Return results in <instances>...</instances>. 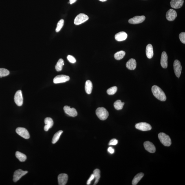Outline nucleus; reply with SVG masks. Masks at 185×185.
<instances>
[{
    "mask_svg": "<svg viewBox=\"0 0 185 185\" xmlns=\"http://www.w3.org/2000/svg\"><path fill=\"white\" fill-rule=\"evenodd\" d=\"M153 94L156 98L162 101H165L166 100V96L164 91L162 89L157 85H154L152 88Z\"/></svg>",
    "mask_w": 185,
    "mask_h": 185,
    "instance_id": "1",
    "label": "nucleus"
},
{
    "mask_svg": "<svg viewBox=\"0 0 185 185\" xmlns=\"http://www.w3.org/2000/svg\"><path fill=\"white\" fill-rule=\"evenodd\" d=\"M96 113L98 118L102 120H105L109 116V113L105 108L99 107L97 109Z\"/></svg>",
    "mask_w": 185,
    "mask_h": 185,
    "instance_id": "2",
    "label": "nucleus"
},
{
    "mask_svg": "<svg viewBox=\"0 0 185 185\" xmlns=\"http://www.w3.org/2000/svg\"><path fill=\"white\" fill-rule=\"evenodd\" d=\"M158 138L162 143L165 146H169L171 144L170 137L164 133H160L158 134Z\"/></svg>",
    "mask_w": 185,
    "mask_h": 185,
    "instance_id": "3",
    "label": "nucleus"
},
{
    "mask_svg": "<svg viewBox=\"0 0 185 185\" xmlns=\"http://www.w3.org/2000/svg\"><path fill=\"white\" fill-rule=\"evenodd\" d=\"M89 19V16L84 14H78L75 18L74 23L76 25H80L87 21Z\"/></svg>",
    "mask_w": 185,
    "mask_h": 185,
    "instance_id": "4",
    "label": "nucleus"
},
{
    "mask_svg": "<svg viewBox=\"0 0 185 185\" xmlns=\"http://www.w3.org/2000/svg\"><path fill=\"white\" fill-rule=\"evenodd\" d=\"M174 70L175 76L179 78L180 76L182 67L179 60H175L173 63Z\"/></svg>",
    "mask_w": 185,
    "mask_h": 185,
    "instance_id": "5",
    "label": "nucleus"
},
{
    "mask_svg": "<svg viewBox=\"0 0 185 185\" xmlns=\"http://www.w3.org/2000/svg\"><path fill=\"white\" fill-rule=\"evenodd\" d=\"M137 129L142 131H147L152 129V127L149 124L146 122H140L137 124L135 126Z\"/></svg>",
    "mask_w": 185,
    "mask_h": 185,
    "instance_id": "6",
    "label": "nucleus"
},
{
    "mask_svg": "<svg viewBox=\"0 0 185 185\" xmlns=\"http://www.w3.org/2000/svg\"><path fill=\"white\" fill-rule=\"evenodd\" d=\"M16 132L23 138L28 139L30 138V134L28 131L25 128L19 127L16 128Z\"/></svg>",
    "mask_w": 185,
    "mask_h": 185,
    "instance_id": "7",
    "label": "nucleus"
},
{
    "mask_svg": "<svg viewBox=\"0 0 185 185\" xmlns=\"http://www.w3.org/2000/svg\"><path fill=\"white\" fill-rule=\"evenodd\" d=\"M69 76L65 75H60L54 78L53 82L55 84L62 83L69 81Z\"/></svg>",
    "mask_w": 185,
    "mask_h": 185,
    "instance_id": "8",
    "label": "nucleus"
},
{
    "mask_svg": "<svg viewBox=\"0 0 185 185\" xmlns=\"http://www.w3.org/2000/svg\"><path fill=\"white\" fill-rule=\"evenodd\" d=\"M14 100L16 104L18 106H21L23 103V98L22 91L19 90L16 91L14 97Z\"/></svg>",
    "mask_w": 185,
    "mask_h": 185,
    "instance_id": "9",
    "label": "nucleus"
},
{
    "mask_svg": "<svg viewBox=\"0 0 185 185\" xmlns=\"http://www.w3.org/2000/svg\"><path fill=\"white\" fill-rule=\"evenodd\" d=\"M28 173L27 171H23L21 169H18L14 172L13 176V181L14 182H17L23 176Z\"/></svg>",
    "mask_w": 185,
    "mask_h": 185,
    "instance_id": "10",
    "label": "nucleus"
},
{
    "mask_svg": "<svg viewBox=\"0 0 185 185\" xmlns=\"http://www.w3.org/2000/svg\"><path fill=\"white\" fill-rule=\"evenodd\" d=\"M144 16H135L129 20V23L132 24H138L143 23L145 19Z\"/></svg>",
    "mask_w": 185,
    "mask_h": 185,
    "instance_id": "11",
    "label": "nucleus"
},
{
    "mask_svg": "<svg viewBox=\"0 0 185 185\" xmlns=\"http://www.w3.org/2000/svg\"><path fill=\"white\" fill-rule=\"evenodd\" d=\"M63 109L65 113L69 116L74 117L77 116L78 113L74 108H71L69 106H64Z\"/></svg>",
    "mask_w": 185,
    "mask_h": 185,
    "instance_id": "12",
    "label": "nucleus"
},
{
    "mask_svg": "<svg viewBox=\"0 0 185 185\" xmlns=\"http://www.w3.org/2000/svg\"><path fill=\"white\" fill-rule=\"evenodd\" d=\"M176 12L173 9H170L167 12L166 18L169 21L174 20L177 16Z\"/></svg>",
    "mask_w": 185,
    "mask_h": 185,
    "instance_id": "13",
    "label": "nucleus"
},
{
    "mask_svg": "<svg viewBox=\"0 0 185 185\" xmlns=\"http://www.w3.org/2000/svg\"><path fill=\"white\" fill-rule=\"evenodd\" d=\"M58 180L59 185H65L68 180V175L65 173L60 174L58 176Z\"/></svg>",
    "mask_w": 185,
    "mask_h": 185,
    "instance_id": "14",
    "label": "nucleus"
},
{
    "mask_svg": "<svg viewBox=\"0 0 185 185\" xmlns=\"http://www.w3.org/2000/svg\"><path fill=\"white\" fill-rule=\"evenodd\" d=\"M144 145L146 151L151 153H155L156 149L155 146L151 142L146 141L144 143Z\"/></svg>",
    "mask_w": 185,
    "mask_h": 185,
    "instance_id": "15",
    "label": "nucleus"
},
{
    "mask_svg": "<svg viewBox=\"0 0 185 185\" xmlns=\"http://www.w3.org/2000/svg\"><path fill=\"white\" fill-rule=\"evenodd\" d=\"M184 3V0H171L170 4L172 8L179 9L182 6Z\"/></svg>",
    "mask_w": 185,
    "mask_h": 185,
    "instance_id": "16",
    "label": "nucleus"
},
{
    "mask_svg": "<svg viewBox=\"0 0 185 185\" xmlns=\"http://www.w3.org/2000/svg\"><path fill=\"white\" fill-rule=\"evenodd\" d=\"M160 64L164 68H167L168 67V56L165 52L162 53L161 56Z\"/></svg>",
    "mask_w": 185,
    "mask_h": 185,
    "instance_id": "17",
    "label": "nucleus"
},
{
    "mask_svg": "<svg viewBox=\"0 0 185 185\" xmlns=\"http://www.w3.org/2000/svg\"><path fill=\"white\" fill-rule=\"evenodd\" d=\"M126 66L130 70H134L137 67L136 60L134 59H131L126 63Z\"/></svg>",
    "mask_w": 185,
    "mask_h": 185,
    "instance_id": "18",
    "label": "nucleus"
},
{
    "mask_svg": "<svg viewBox=\"0 0 185 185\" xmlns=\"http://www.w3.org/2000/svg\"><path fill=\"white\" fill-rule=\"evenodd\" d=\"M44 122L45 125L44 127V130L45 131H47L48 130L53 127L54 124V122L52 119L49 117L45 119Z\"/></svg>",
    "mask_w": 185,
    "mask_h": 185,
    "instance_id": "19",
    "label": "nucleus"
},
{
    "mask_svg": "<svg viewBox=\"0 0 185 185\" xmlns=\"http://www.w3.org/2000/svg\"><path fill=\"white\" fill-rule=\"evenodd\" d=\"M128 35L124 32H120L115 35V38L117 41L120 42L124 41L127 39Z\"/></svg>",
    "mask_w": 185,
    "mask_h": 185,
    "instance_id": "20",
    "label": "nucleus"
},
{
    "mask_svg": "<svg viewBox=\"0 0 185 185\" xmlns=\"http://www.w3.org/2000/svg\"><path fill=\"white\" fill-rule=\"evenodd\" d=\"M146 56L149 59H151L154 55L153 49L152 45L149 44L146 47Z\"/></svg>",
    "mask_w": 185,
    "mask_h": 185,
    "instance_id": "21",
    "label": "nucleus"
},
{
    "mask_svg": "<svg viewBox=\"0 0 185 185\" xmlns=\"http://www.w3.org/2000/svg\"><path fill=\"white\" fill-rule=\"evenodd\" d=\"M85 90L87 94H91L93 89L92 82L90 80H87L86 82L85 87Z\"/></svg>",
    "mask_w": 185,
    "mask_h": 185,
    "instance_id": "22",
    "label": "nucleus"
},
{
    "mask_svg": "<svg viewBox=\"0 0 185 185\" xmlns=\"http://www.w3.org/2000/svg\"><path fill=\"white\" fill-rule=\"evenodd\" d=\"M144 175V173H139L135 175L132 180V184L133 185H137L139 182V181H140L142 177H143Z\"/></svg>",
    "mask_w": 185,
    "mask_h": 185,
    "instance_id": "23",
    "label": "nucleus"
},
{
    "mask_svg": "<svg viewBox=\"0 0 185 185\" xmlns=\"http://www.w3.org/2000/svg\"><path fill=\"white\" fill-rule=\"evenodd\" d=\"M16 158L19 159L20 162H24L26 160L27 158L26 156L19 152H16Z\"/></svg>",
    "mask_w": 185,
    "mask_h": 185,
    "instance_id": "24",
    "label": "nucleus"
},
{
    "mask_svg": "<svg viewBox=\"0 0 185 185\" xmlns=\"http://www.w3.org/2000/svg\"><path fill=\"white\" fill-rule=\"evenodd\" d=\"M100 170L98 169H95L93 171V174L94 175L95 179L94 185L98 184L99 181L100 177Z\"/></svg>",
    "mask_w": 185,
    "mask_h": 185,
    "instance_id": "25",
    "label": "nucleus"
},
{
    "mask_svg": "<svg viewBox=\"0 0 185 185\" xmlns=\"http://www.w3.org/2000/svg\"><path fill=\"white\" fill-rule=\"evenodd\" d=\"M124 102H122L121 100H118L116 101L114 103V107L117 110H122L123 108Z\"/></svg>",
    "mask_w": 185,
    "mask_h": 185,
    "instance_id": "26",
    "label": "nucleus"
},
{
    "mask_svg": "<svg viewBox=\"0 0 185 185\" xmlns=\"http://www.w3.org/2000/svg\"><path fill=\"white\" fill-rule=\"evenodd\" d=\"M126 55V52L124 51H120L115 53L114 57L116 60H120L124 58Z\"/></svg>",
    "mask_w": 185,
    "mask_h": 185,
    "instance_id": "27",
    "label": "nucleus"
},
{
    "mask_svg": "<svg viewBox=\"0 0 185 185\" xmlns=\"http://www.w3.org/2000/svg\"><path fill=\"white\" fill-rule=\"evenodd\" d=\"M63 133V131L62 130H60L57 132L54 135V137H53L52 143L53 144H55L59 140L60 138V137L62 134Z\"/></svg>",
    "mask_w": 185,
    "mask_h": 185,
    "instance_id": "28",
    "label": "nucleus"
},
{
    "mask_svg": "<svg viewBox=\"0 0 185 185\" xmlns=\"http://www.w3.org/2000/svg\"><path fill=\"white\" fill-rule=\"evenodd\" d=\"M64 65L63 60L62 59L59 60L55 66V69L57 71H61L63 69V66Z\"/></svg>",
    "mask_w": 185,
    "mask_h": 185,
    "instance_id": "29",
    "label": "nucleus"
},
{
    "mask_svg": "<svg viewBox=\"0 0 185 185\" xmlns=\"http://www.w3.org/2000/svg\"><path fill=\"white\" fill-rule=\"evenodd\" d=\"M10 74V71L8 70L5 68H0V77L7 76Z\"/></svg>",
    "mask_w": 185,
    "mask_h": 185,
    "instance_id": "30",
    "label": "nucleus"
},
{
    "mask_svg": "<svg viewBox=\"0 0 185 185\" xmlns=\"http://www.w3.org/2000/svg\"><path fill=\"white\" fill-rule=\"evenodd\" d=\"M117 91V87H111L108 89L107 91V93L109 95H113L116 93Z\"/></svg>",
    "mask_w": 185,
    "mask_h": 185,
    "instance_id": "31",
    "label": "nucleus"
},
{
    "mask_svg": "<svg viewBox=\"0 0 185 185\" xmlns=\"http://www.w3.org/2000/svg\"><path fill=\"white\" fill-rule=\"evenodd\" d=\"M64 21L63 19L60 20L58 22L57 25V26L56 29V31L57 32L61 30V29L63 27L64 25Z\"/></svg>",
    "mask_w": 185,
    "mask_h": 185,
    "instance_id": "32",
    "label": "nucleus"
},
{
    "mask_svg": "<svg viewBox=\"0 0 185 185\" xmlns=\"http://www.w3.org/2000/svg\"><path fill=\"white\" fill-rule=\"evenodd\" d=\"M179 39L180 41L183 44H185V33L181 32L179 35Z\"/></svg>",
    "mask_w": 185,
    "mask_h": 185,
    "instance_id": "33",
    "label": "nucleus"
},
{
    "mask_svg": "<svg viewBox=\"0 0 185 185\" xmlns=\"http://www.w3.org/2000/svg\"><path fill=\"white\" fill-rule=\"evenodd\" d=\"M67 58L68 61L71 63H74L76 62V59L74 57L70 55L67 56Z\"/></svg>",
    "mask_w": 185,
    "mask_h": 185,
    "instance_id": "34",
    "label": "nucleus"
},
{
    "mask_svg": "<svg viewBox=\"0 0 185 185\" xmlns=\"http://www.w3.org/2000/svg\"><path fill=\"white\" fill-rule=\"evenodd\" d=\"M118 141L116 139H112L110 141L109 145H116L118 144Z\"/></svg>",
    "mask_w": 185,
    "mask_h": 185,
    "instance_id": "35",
    "label": "nucleus"
},
{
    "mask_svg": "<svg viewBox=\"0 0 185 185\" xmlns=\"http://www.w3.org/2000/svg\"><path fill=\"white\" fill-rule=\"evenodd\" d=\"M94 176L93 174L91 175V177H89L88 180L87 182V184L88 185L90 184L91 181L94 180Z\"/></svg>",
    "mask_w": 185,
    "mask_h": 185,
    "instance_id": "36",
    "label": "nucleus"
},
{
    "mask_svg": "<svg viewBox=\"0 0 185 185\" xmlns=\"http://www.w3.org/2000/svg\"><path fill=\"white\" fill-rule=\"evenodd\" d=\"M108 151L110 153L113 154L114 153L115 150L112 147H110L108 148Z\"/></svg>",
    "mask_w": 185,
    "mask_h": 185,
    "instance_id": "37",
    "label": "nucleus"
},
{
    "mask_svg": "<svg viewBox=\"0 0 185 185\" xmlns=\"http://www.w3.org/2000/svg\"><path fill=\"white\" fill-rule=\"evenodd\" d=\"M77 1V0H69V2L70 4H72L73 3L76 2Z\"/></svg>",
    "mask_w": 185,
    "mask_h": 185,
    "instance_id": "38",
    "label": "nucleus"
},
{
    "mask_svg": "<svg viewBox=\"0 0 185 185\" xmlns=\"http://www.w3.org/2000/svg\"><path fill=\"white\" fill-rule=\"evenodd\" d=\"M100 1L102 2L105 1H107V0H99Z\"/></svg>",
    "mask_w": 185,
    "mask_h": 185,
    "instance_id": "39",
    "label": "nucleus"
}]
</instances>
